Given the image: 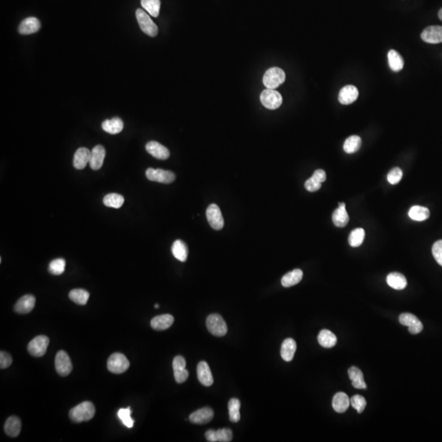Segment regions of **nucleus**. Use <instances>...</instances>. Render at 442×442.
<instances>
[{"instance_id":"2eb2a0df","label":"nucleus","mask_w":442,"mask_h":442,"mask_svg":"<svg viewBox=\"0 0 442 442\" xmlns=\"http://www.w3.org/2000/svg\"><path fill=\"white\" fill-rule=\"evenodd\" d=\"M106 156V150L104 146L97 145L92 149L90 156V165L91 169L98 170L104 165V158Z\"/></svg>"},{"instance_id":"8fccbe9b","label":"nucleus","mask_w":442,"mask_h":442,"mask_svg":"<svg viewBox=\"0 0 442 442\" xmlns=\"http://www.w3.org/2000/svg\"><path fill=\"white\" fill-rule=\"evenodd\" d=\"M186 367V360L183 356L178 355L173 360V369L178 370V369H183Z\"/></svg>"},{"instance_id":"4c0bfd02","label":"nucleus","mask_w":442,"mask_h":442,"mask_svg":"<svg viewBox=\"0 0 442 442\" xmlns=\"http://www.w3.org/2000/svg\"><path fill=\"white\" fill-rule=\"evenodd\" d=\"M124 199L123 196L117 194H109L104 197V203L106 207L118 209L124 204Z\"/></svg>"},{"instance_id":"7ed1b4c3","label":"nucleus","mask_w":442,"mask_h":442,"mask_svg":"<svg viewBox=\"0 0 442 442\" xmlns=\"http://www.w3.org/2000/svg\"><path fill=\"white\" fill-rule=\"evenodd\" d=\"M136 18L138 21V25L141 30L146 35L151 37H155L158 33V27L154 23L149 14L143 9H137L136 11Z\"/></svg>"},{"instance_id":"473e14b6","label":"nucleus","mask_w":442,"mask_h":442,"mask_svg":"<svg viewBox=\"0 0 442 442\" xmlns=\"http://www.w3.org/2000/svg\"><path fill=\"white\" fill-rule=\"evenodd\" d=\"M409 216L415 221H424V220L428 219L430 216V212L427 207L413 206L411 207L409 212Z\"/></svg>"},{"instance_id":"7c9ffc66","label":"nucleus","mask_w":442,"mask_h":442,"mask_svg":"<svg viewBox=\"0 0 442 442\" xmlns=\"http://www.w3.org/2000/svg\"><path fill=\"white\" fill-rule=\"evenodd\" d=\"M318 342L324 348H332L336 344L337 339L334 333L328 329H323L319 334Z\"/></svg>"},{"instance_id":"c03bdc74","label":"nucleus","mask_w":442,"mask_h":442,"mask_svg":"<svg viewBox=\"0 0 442 442\" xmlns=\"http://www.w3.org/2000/svg\"><path fill=\"white\" fill-rule=\"evenodd\" d=\"M233 439V432L230 429H219L216 431V440L220 442H229Z\"/></svg>"},{"instance_id":"b1692460","label":"nucleus","mask_w":442,"mask_h":442,"mask_svg":"<svg viewBox=\"0 0 442 442\" xmlns=\"http://www.w3.org/2000/svg\"><path fill=\"white\" fill-rule=\"evenodd\" d=\"M297 351V343L292 338H287L283 341L281 347V356L283 360L290 362L294 358Z\"/></svg>"},{"instance_id":"ddd939ff","label":"nucleus","mask_w":442,"mask_h":442,"mask_svg":"<svg viewBox=\"0 0 442 442\" xmlns=\"http://www.w3.org/2000/svg\"><path fill=\"white\" fill-rule=\"evenodd\" d=\"M214 417V411L210 407L202 408L198 411L192 413L189 416V420L193 424H206L212 421Z\"/></svg>"},{"instance_id":"5fc2aeb1","label":"nucleus","mask_w":442,"mask_h":442,"mask_svg":"<svg viewBox=\"0 0 442 442\" xmlns=\"http://www.w3.org/2000/svg\"><path fill=\"white\" fill-rule=\"evenodd\" d=\"M155 307L158 308V307H159V305H157V304L155 305Z\"/></svg>"},{"instance_id":"9d476101","label":"nucleus","mask_w":442,"mask_h":442,"mask_svg":"<svg viewBox=\"0 0 442 442\" xmlns=\"http://www.w3.org/2000/svg\"><path fill=\"white\" fill-rule=\"evenodd\" d=\"M55 368L59 375L65 377L69 375L72 370V364L69 355L64 351L58 352L55 358Z\"/></svg>"},{"instance_id":"423d86ee","label":"nucleus","mask_w":442,"mask_h":442,"mask_svg":"<svg viewBox=\"0 0 442 442\" xmlns=\"http://www.w3.org/2000/svg\"><path fill=\"white\" fill-rule=\"evenodd\" d=\"M260 102L266 108L275 110L282 105L283 98L278 91L266 89L260 94Z\"/></svg>"},{"instance_id":"412c9836","label":"nucleus","mask_w":442,"mask_h":442,"mask_svg":"<svg viewBox=\"0 0 442 442\" xmlns=\"http://www.w3.org/2000/svg\"><path fill=\"white\" fill-rule=\"evenodd\" d=\"M174 320H175L174 317L169 314L158 315L152 320L151 327L153 328L154 330L162 331L172 325Z\"/></svg>"},{"instance_id":"aec40b11","label":"nucleus","mask_w":442,"mask_h":442,"mask_svg":"<svg viewBox=\"0 0 442 442\" xmlns=\"http://www.w3.org/2000/svg\"><path fill=\"white\" fill-rule=\"evenodd\" d=\"M91 152L86 148L77 149L73 158V166L77 169H85L88 163H90Z\"/></svg>"},{"instance_id":"cd10ccee","label":"nucleus","mask_w":442,"mask_h":442,"mask_svg":"<svg viewBox=\"0 0 442 442\" xmlns=\"http://www.w3.org/2000/svg\"><path fill=\"white\" fill-rule=\"evenodd\" d=\"M21 429V420L17 417L13 416L7 419L4 426L6 434L11 437H16L20 434Z\"/></svg>"},{"instance_id":"58836bf2","label":"nucleus","mask_w":442,"mask_h":442,"mask_svg":"<svg viewBox=\"0 0 442 442\" xmlns=\"http://www.w3.org/2000/svg\"><path fill=\"white\" fill-rule=\"evenodd\" d=\"M366 236V232L361 228H357L351 231L350 233L349 244L353 247H357L362 244Z\"/></svg>"},{"instance_id":"ea45409f","label":"nucleus","mask_w":442,"mask_h":442,"mask_svg":"<svg viewBox=\"0 0 442 442\" xmlns=\"http://www.w3.org/2000/svg\"><path fill=\"white\" fill-rule=\"evenodd\" d=\"M66 268V260L62 258L53 259L48 265V271L53 275H60L63 274Z\"/></svg>"},{"instance_id":"f3484780","label":"nucleus","mask_w":442,"mask_h":442,"mask_svg":"<svg viewBox=\"0 0 442 442\" xmlns=\"http://www.w3.org/2000/svg\"><path fill=\"white\" fill-rule=\"evenodd\" d=\"M197 373L198 381L205 387H210L213 384L214 379L212 376V371L210 369L209 366L207 362L201 361L199 363L197 368Z\"/></svg>"},{"instance_id":"20e7f679","label":"nucleus","mask_w":442,"mask_h":442,"mask_svg":"<svg viewBox=\"0 0 442 442\" xmlns=\"http://www.w3.org/2000/svg\"><path fill=\"white\" fill-rule=\"evenodd\" d=\"M207 327L208 331L214 336H225L228 332L227 324L224 319L218 314H212L207 317Z\"/></svg>"},{"instance_id":"f8f14e48","label":"nucleus","mask_w":442,"mask_h":442,"mask_svg":"<svg viewBox=\"0 0 442 442\" xmlns=\"http://www.w3.org/2000/svg\"><path fill=\"white\" fill-rule=\"evenodd\" d=\"M422 40L427 44H440L442 42V27L432 26L427 27L421 34Z\"/></svg>"},{"instance_id":"f704fd0d","label":"nucleus","mask_w":442,"mask_h":442,"mask_svg":"<svg viewBox=\"0 0 442 442\" xmlns=\"http://www.w3.org/2000/svg\"><path fill=\"white\" fill-rule=\"evenodd\" d=\"M361 138L358 135H351L345 141L343 149L348 154L354 153L360 149Z\"/></svg>"},{"instance_id":"6ab92c4d","label":"nucleus","mask_w":442,"mask_h":442,"mask_svg":"<svg viewBox=\"0 0 442 442\" xmlns=\"http://www.w3.org/2000/svg\"><path fill=\"white\" fill-rule=\"evenodd\" d=\"M35 305V297L33 295H25L21 297L15 305V311L18 314H28L30 312Z\"/></svg>"},{"instance_id":"a878e982","label":"nucleus","mask_w":442,"mask_h":442,"mask_svg":"<svg viewBox=\"0 0 442 442\" xmlns=\"http://www.w3.org/2000/svg\"><path fill=\"white\" fill-rule=\"evenodd\" d=\"M102 128L105 132L111 135H117L122 132L124 128V123L119 117H114L111 120H106L103 122Z\"/></svg>"},{"instance_id":"bb28decb","label":"nucleus","mask_w":442,"mask_h":442,"mask_svg":"<svg viewBox=\"0 0 442 442\" xmlns=\"http://www.w3.org/2000/svg\"><path fill=\"white\" fill-rule=\"evenodd\" d=\"M387 283L392 289L403 290L407 286V280L402 274L394 272L387 275Z\"/></svg>"},{"instance_id":"dca6fc26","label":"nucleus","mask_w":442,"mask_h":442,"mask_svg":"<svg viewBox=\"0 0 442 442\" xmlns=\"http://www.w3.org/2000/svg\"><path fill=\"white\" fill-rule=\"evenodd\" d=\"M359 96L357 88L354 85H347L339 92L338 100L340 104L349 105L355 102Z\"/></svg>"},{"instance_id":"a19ab883","label":"nucleus","mask_w":442,"mask_h":442,"mask_svg":"<svg viewBox=\"0 0 442 442\" xmlns=\"http://www.w3.org/2000/svg\"><path fill=\"white\" fill-rule=\"evenodd\" d=\"M118 417H119L121 421L123 423L124 426L127 427L128 428H131L134 426V420L131 418V409L130 407L125 408V409H121L118 411Z\"/></svg>"},{"instance_id":"4468645a","label":"nucleus","mask_w":442,"mask_h":442,"mask_svg":"<svg viewBox=\"0 0 442 442\" xmlns=\"http://www.w3.org/2000/svg\"><path fill=\"white\" fill-rule=\"evenodd\" d=\"M146 150L156 159L167 160L169 158V150L156 141H150L147 143Z\"/></svg>"},{"instance_id":"864d4df0","label":"nucleus","mask_w":442,"mask_h":442,"mask_svg":"<svg viewBox=\"0 0 442 442\" xmlns=\"http://www.w3.org/2000/svg\"><path fill=\"white\" fill-rule=\"evenodd\" d=\"M438 16H439L440 20H442V8L439 11V13H438Z\"/></svg>"},{"instance_id":"1a4fd4ad","label":"nucleus","mask_w":442,"mask_h":442,"mask_svg":"<svg viewBox=\"0 0 442 442\" xmlns=\"http://www.w3.org/2000/svg\"><path fill=\"white\" fill-rule=\"evenodd\" d=\"M207 218L209 225L215 230L222 229L225 225L222 213L216 204H211L207 209Z\"/></svg>"},{"instance_id":"c9c22d12","label":"nucleus","mask_w":442,"mask_h":442,"mask_svg":"<svg viewBox=\"0 0 442 442\" xmlns=\"http://www.w3.org/2000/svg\"><path fill=\"white\" fill-rule=\"evenodd\" d=\"M69 297L75 303L84 305L87 303L88 300L90 298V293L85 289H74L70 291Z\"/></svg>"},{"instance_id":"37998d69","label":"nucleus","mask_w":442,"mask_h":442,"mask_svg":"<svg viewBox=\"0 0 442 442\" xmlns=\"http://www.w3.org/2000/svg\"><path fill=\"white\" fill-rule=\"evenodd\" d=\"M403 172L402 170L398 168V167H396V168H393V169L388 173L387 175V180L391 184H396V183H399L401 179H402Z\"/></svg>"},{"instance_id":"de8ad7c7","label":"nucleus","mask_w":442,"mask_h":442,"mask_svg":"<svg viewBox=\"0 0 442 442\" xmlns=\"http://www.w3.org/2000/svg\"><path fill=\"white\" fill-rule=\"evenodd\" d=\"M12 362H13V359L11 357V355L5 351H1L0 353V368L2 369L8 368L12 365Z\"/></svg>"},{"instance_id":"a211bd4d","label":"nucleus","mask_w":442,"mask_h":442,"mask_svg":"<svg viewBox=\"0 0 442 442\" xmlns=\"http://www.w3.org/2000/svg\"><path fill=\"white\" fill-rule=\"evenodd\" d=\"M40 22L36 17H27L21 21L19 26V33L21 35H30L39 31L40 29Z\"/></svg>"},{"instance_id":"393cba45","label":"nucleus","mask_w":442,"mask_h":442,"mask_svg":"<svg viewBox=\"0 0 442 442\" xmlns=\"http://www.w3.org/2000/svg\"><path fill=\"white\" fill-rule=\"evenodd\" d=\"M348 374H349V378L351 381L352 386L355 388L356 389H366L367 388V385L364 379V374L360 368H358L355 366L351 367L348 370Z\"/></svg>"},{"instance_id":"c756f323","label":"nucleus","mask_w":442,"mask_h":442,"mask_svg":"<svg viewBox=\"0 0 442 442\" xmlns=\"http://www.w3.org/2000/svg\"><path fill=\"white\" fill-rule=\"evenodd\" d=\"M302 277H303L302 270L296 269L283 276L281 283L283 287L290 288V287L294 286L297 283H299L302 281Z\"/></svg>"},{"instance_id":"2f4dec72","label":"nucleus","mask_w":442,"mask_h":442,"mask_svg":"<svg viewBox=\"0 0 442 442\" xmlns=\"http://www.w3.org/2000/svg\"><path fill=\"white\" fill-rule=\"evenodd\" d=\"M388 64L393 72H399L404 67V60L400 53L392 49L388 52Z\"/></svg>"},{"instance_id":"09e8293b","label":"nucleus","mask_w":442,"mask_h":442,"mask_svg":"<svg viewBox=\"0 0 442 442\" xmlns=\"http://www.w3.org/2000/svg\"><path fill=\"white\" fill-rule=\"evenodd\" d=\"M174 376L175 381H177L178 383H183L188 379V371L186 368L174 370Z\"/></svg>"},{"instance_id":"a18cd8bd","label":"nucleus","mask_w":442,"mask_h":442,"mask_svg":"<svg viewBox=\"0 0 442 442\" xmlns=\"http://www.w3.org/2000/svg\"><path fill=\"white\" fill-rule=\"evenodd\" d=\"M432 251L435 259L442 266V240H438L433 244Z\"/></svg>"},{"instance_id":"3c124183","label":"nucleus","mask_w":442,"mask_h":442,"mask_svg":"<svg viewBox=\"0 0 442 442\" xmlns=\"http://www.w3.org/2000/svg\"><path fill=\"white\" fill-rule=\"evenodd\" d=\"M312 177L315 178V180H318L320 183H323L326 180V173L324 170L323 169H316L314 174H313Z\"/></svg>"},{"instance_id":"5701e85b","label":"nucleus","mask_w":442,"mask_h":442,"mask_svg":"<svg viewBox=\"0 0 442 442\" xmlns=\"http://www.w3.org/2000/svg\"><path fill=\"white\" fill-rule=\"evenodd\" d=\"M333 221L336 227H345L349 221V215L346 210V204L339 202V207L335 210L333 214Z\"/></svg>"},{"instance_id":"9b49d317","label":"nucleus","mask_w":442,"mask_h":442,"mask_svg":"<svg viewBox=\"0 0 442 442\" xmlns=\"http://www.w3.org/2000/svg\"><path fill=\"white\" fill-rule=\"evenodd\" d=\"M399 321L402 325L409 327V332L411 334H418L424 329V325L415 315L410 313H403L399 317Z\"/></svg>"},{"instance_id":"0eeeda50","label":"nucleus","mask_w":442,"mask_h":442,"mask_svg":"<svg viewBox=\"0 0 442 442\" xmlns=\"http://www.w3.org/2000/svg\"><path fill=\"white\" fill-rule=\"evenodd\" d=\"M146 177L151 181L162 183H171L175 180V175L171 171L153 168H149L146 170Z\"/></svg>"},{"instance_id":"72a5a7b5","label":"nucleus","mask_w":442,"mask_h":442,"mask_svg":"<svg viewBox=\"0 0 442 442\" xmlns=\"http://www.w3.org/2000/svg\"><path fill=\"white\" fill-rule=\"evenodd\" d=\"M241 403L237 398H232L229 402V415L232 423H238L241 418L240 415Z\"/></svg>"},{"instance_id":"e433bc0d","label":"nucleus","mask_w":442,"mask_h":442,"mask_svg":"<svg viewBox=\"0 0 442 442\" xmlns=\"http://www.w3.org/2000/svg\"><path fill=\"white\" fill-rule=\"evenodd\" d=\"M141 5L152 16L157 17L161 8L160 0H141Z\"/></svg>"},{"instance_id":"f03ea898","label":"nucleus","mask_w":442,"mask_h":442,"mask_svg":"<svg viewBox=\"0 0 442 442\" xmlns=\"http://www.w3.org/2000/svg\"><path fill=\"white\" fill-rule=\"evenodd\" d=\"M286 80V75L278 67H272L267 70L263 77V84L267 89L274 90Z\"/></svg>"},{"instance_id":"39448f33","label":"nucleus","mask_w":442,"mask_h":442,"mask_svg":"<svg viewBox=\"0 0 442 442\" xmlns=\"http://www.w3.org/2000/svg\"><path fill=\"white\" fill-rule=\"evenodd\" d=\"M129 367V360L122 353L112 354L107 360V368L111 373L120 374L127 370Z\"/></svg>"},{"instance_id":"6e6552de","label":"nucleus","mask_w":442,"mask_h":442,"mask_svg":"<svg viewBox=\"0 0 442 442\" xmlns=\"http://www.w3.org/2000/svg\"><path fill=\"white\" fill-rule=\"evenodd\" d=\"M49 344V338L45 335L36 336L28 344V351L35 357L45 355Z\"/></svg>"},{"instance_id":"603ef678","label":"nucleus","mask_w":442,"mask_h":442,"mask_svg":"<svg viewBox=\"0 0 442 442\" xmlns=\"http://www.w3.org/2000/svg\"><path fill=\"white\" fill-rule=\"evenodd\" d=\"M206 439L207 440V442H217V440H216V431L212 430V429H211V430H208V431L206 432Z\"/></svg>"},{"instance_id":"c85d7f7f","label":"nucleus","mask_w":442,"mask_h":442,"mask_svg":"<svg viewBox=\"0 0 442 442\" xmlns=\"http://www.w3.org/2000/svg\"><path fill=\"white\" fill-rule=\"evenodd\" d=\"M171 252H172L173 256L178 260L182 261V262L186 261V259L188 258V246L182 240H176L174 242L172 247H171Z\"/></svg>"},{"instance_id":"f257e3e1","label":"nucleus","mask_w":442,"mask_h":442,"mask_svg":"<svg viewBox=\"0 0 442 442\" xmlns=\"http://www.w3.org/2000/svg\"><path fill=\"white\" fill-rule=\"evenodd\" d=\"M95 414V407L93 403L85 401L71 410L70 418L75 423L90 421Z\"/></svg>"},{"instance_id":"79ce46f5","label":"nucleus","mask_w":442,"mask_h":442,"mask_svg":"<svg viewBox=\"0 0 442 442\" xmlns=\"http://www.w3.org/2000/svg\"><path fill=\"white\" fill-rule=\"evenodd\" d=\"M351 405L357 411L358 413H361L363 411H365L367 402H366L365 397H363L362 396L355 395L351 399Z\"/></svg>"},{"instance_id":"4be33fe9","label":"nucleus","mask_w":442,"mask_h":442,"mask_svg":"<svg viewBox=\"0 0 442 442\" xmlns=\"http://www.w3.org/2000/svg\"><path fill=\"white\" fill-rule=\"evenodd\" d=\"M333 408L337 413H344L351 405V400L344 392H337L333 398Z\"/></svg>"},{"instance_id":"49530a36","label":"nucleus","mask_w":442,"mask_h":442,"mask_svg":"<svg viewBox=\"0 0 442 442\" xmlns=\"http://www.w3.org/2000/svg\"><path fill=\"white\" fill-rule=\"evenodd\" d=\"M321 183L320 181L315 180L314 177H310L309 180L305 181V188L309 192H316L320 190L321 188Z\"/></svg>"}]
</instances>
